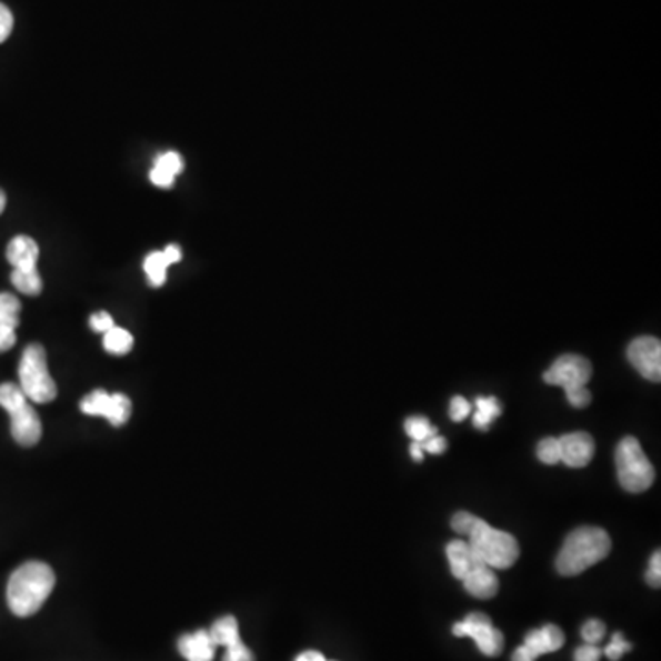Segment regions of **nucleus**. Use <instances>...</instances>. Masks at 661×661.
Masks as SVG:
<instances>
[{"label": "nucleus", "instance_id": "11", "mask_svg": "<svg viewBox=\"0 0 661 661\" xmlns=\"http://www.w3.org/2000/svg\"><path fill=\"white\" fill-rule=\"evenodd\" d=\"M559 444H561V461L572 469L587 467L595 454V443L592 435L587 432L562 435L559 438Z\"/></svg>", "mask_w": 661, "mask_h": 661}, {"label": "nucleus", "instance_id": "14", "mask_svg": "<svg viewBox=\"0 0 661 661\" xmlns=\"http://www.w3.org/2000/svg\"><path fill=\"white\" fill-rule=\"evenodd\" d=\"M6 258L10 261L13 270H38L39 247L32 238L28 236H17L11 239L6 250Z\"/></svg>", "mask_w": 661, "mask_h": 661}, {"label": "nucleus", "instance_id": "13", "mask_svg": "<svg viewBox=\"0 0 661 661\" xmlns=\"http://www.w3.org/2000/svg\"><path fill=\"white\" fill-rule=\"evenodd\" d=\"M461 582H463L467 592L477 599L494 598L498 593V587H500L497 573L491 567H487L485 562H480V564L472 568L471 572L461 579Z\"/></svg>", "mask_w": 661, "mask_h": 661}, {"label": "nucleus", "instance_id": "30", "mask_svg": "<svg viewBox=\"0 0 661 661\" xmlns=\"http://www.w3.org/2000/svg\"><path fill=\"white\" fill-rule=\"evenodd\" d=\"M90 328L94 329L96 333H107L109 329L114 328V320L107 311L96 312L90 317Z\"/></svg>", "mask_w": 661, "mask_h": 661}, {"label": "nucleus", "instance_id": "21", "mask_svg": "<svg viewBox=\"0 0 661 661\" xmlns=\"http://www.w3.org/2000/svg\"><path fill=\"white\" fill-rule=\"evenodd\" d=\"M11 283H13L17 291L27 294V297H38L43 291V280H41L39 270H28V272L13 270L11 272Z\"/></svg>", "mask_w": 661, "mask_h": 661}, {"label": "nucleus", "instance_id": "5", "mask_svg": "<svg viewBox=\"0 0 661 661\" xmlns=\"http://www.w3.org/2000/svg\"><path fill=\"white\" fill-rule=\"evenodd\" d=\"M0 407L10 413L11 435L17 443L21 447H33L39 443L43 435V424L21 388L11 382L0 384Z\"/></svg>", "mask_w": 661, "mask_h": 661}, {"label": "nucleus", "instance_id": "24", "mask_svg": "<svg viewBox=\"0 0 661 661\" xmlns=\"http://www.w3.org/2000/svg\"><path fill=\"white\" fill-rule=\"evenodd\" d=\"M404 429H407V434L412 438L413 441H421L429 440L432 435H438V429L432 427L429 419L427 418H410L407 419V423H404Z\"/></svg>", "mask_w": 661, "mask_h": 661}, {"label": "nucleus", "instance_id": "25", "mask_svg": "<svg viewBox=\"0 0 661 661\" xmlns=\"http://www.w3.org/2000/svg\"><path fill=\"white\" fill-rule=\"evenodd\" d=\"M537 455H539V460L545 463V465H555V463H559L561 461L559 438H545V440L540 441Z\"/></svg>", "mask_w": 661, "mask_h": 661}, {"label": "nucleus", "instance_id": "37", "mask_svg": "<svg viewBox=\"0 0 661 661\" xmlns=\"http://www.w3.org/2000/svg\"><path fill=\"white\" fill-rule=\"evenodd\" d=\"M297 661H328V660H326V658H323L322 654H320V652L308 651V652H303V654H300V657L297 658Z\"/></svg>", "mask_w": 661, "mask_h": 661}, {"label": "nucleus", "instance_id": "17", "mask_svg": "<svg viewBox=\"0 0 661 661\" xmlns=\"http://www.w3.org/2000/svg\"><path fill=\"white\" fill-rule=\"evenodd\" d=\"M182 170H184V160L176 151H170V153L160 154L153 170L149 173V179L159 188H171Z\"/></svg>", "mask_w": 661, "mask_h": 661}, {"label": "nucleus", "instance_id": "39", "mask_svg": "<svg viewBox=\"0 0 661 661\" xmlns=\"http://www.w3.org/2000/svg\"><path fill=\"white\" fill-rule=\"evenodd\" d=\"M6 208V193L4 191L0 190V213L4 212Z\"/></svg>", "mask_w": 661, "mask_h": 661}, {"label": "nucleus", "instance_id": "23", "mask_svg": "<svg viewBox=\"0 0 661 661\" xmlns=\"http://www.w3.org/2000/svg\"><path fill=\"white\" fill-rule=\"evenodd\" d=\"M132 334L128 329L114 328L103 333V348L112 354H128L132 350Z\"/></svg>", "mask_w": 661, "mask_h": 661}, {"label": "nucleus", "instance_id": "10", "mask_svg": "<svg viewBox=\"0 0 661 661\" xmlns=\"http://www.w3.org/2000/svg\"><path fill=\"white\" fill-rule=\"evenodd\" d=\"M630 364L645 377L647 381L660 382L661 379V344L654 337H640L632 340L627 351Z\"/></svg>", "mask_w": 661, "mask_h": 661}, {"label": "nucleus", "instance_id": "12", "mask_svg": "<svg viewBox=\"0 0 661 661\" xmlns=\"http://www.w3.org/2000/svg\"><path fill=\"white\" fill-rule=\"evenodd\" d=\"M21 302L10 292H0V353L10 351L17 342Z\"/></svg>", "mask_w": 661, "mask_h": 661}, {"label": "nucleus", "instance_id": "16", "mask_svg": "<svg viewBox=\"0 0 661 661\" xmlns=\"http://www.w3.org/2000/svg\"><path fill=\"white\" fill-rule=\"evenodd\" d=\"M524 645L529 651L533 652L534 657L539 658L542 654H550L557 652L564 645V634L557 624H545L542 629L531 630L525 635Z\"/></svg>", "mask_w": 661, "mask_h": 661}, {"label": "nucleus", "instance_id": "38", "mask_svg": "<svg viewBox=\"0 0 661 661\" xmlns=\"http://www.w3.org/2000/svg\"><path fill=\"white\" fill-rule=\"evenodd\" d=\"M410 454H412L413 460L423 461L424 452L423 449H421V443H419V441H413L412 447H410Z\"/></svg>", "mask_w": 661, "mask_h": 661}, {"label": "nucleus", "instance_id": "28", "mask_svg": "<svg viewBox=\"0 0 661 661\" xmlns=\"http://www.w3.org/2000/svg\"><path fill=\"white\" fill-rule=\"evenodd\" d=\"M632 651V645L629 641H624L623 635L615 632L614 638L610 641L609 647L604 649V654L612 661H618L619 658L623 657L624 652Z\"/></svg>", "mask_w": 661, "mask_h": 661}, {"label": "nucleus", "instance_id": "3", "mask_svg": "<svg viewBox=\"0 0 661 661\" xmlns=\"http://www.w3.org/2000/svg\"><path fill=\"white\" fill-rule=\"evenodd\" d=\"M463 534L469 537L467 544L471 545L472 553L492 570H508L519 559V542L513 534L492 528L474 514Z\"/></svg>", "mask_w": 661, "mask_h": 661}, {"label": "nucleus", "instance_id": "4", "mask_svg": "<svg viewBox=\"0 0 661 661\" xmlns=\"http://www.w3.org/2000/svg\"><path fill=\"white\" fill-rule=\"evenodd\" d=\"M592 379V364L579 354H562L544 373L545 384L561 387L573 408H584L592 401L587 384Z\"/></svg>", "mask_w": 661, "mask_h": 661}, {"label": "nucleus", "instance_id": "18", "mask_svg": "<svg viewBox=\"0 0 661 661\" xmlns=\"http://www.w3.org/2000/svg\"><path fill=\"white\" fill-rule=\"evenodd\" d=\"M447 559H449L452 575L460 579V581L467 573L471 572L472 568L482 562L472 553L471 545L463 542V540H452L447 545Z\"/></svg>", "mask_w": 661, "mask_h": 661}, {"label": "nucleus", "instance_id": "15", "mask_svg": "<svg viewBox=\"0 0 661 661\" xmlns=\"http://www.w3.org/2000/svg\"><path fill=\"white\" fill-rule=\"evenodd\" d=\"M218 645L213 643L208 630H197L193 634L182 635L179 652L188 661H213Z\"/></svg>", "mask_w": 661, "mask_h": 661}, {"label": "nucleus", "instance_id": "26", "mask_svg": "<svg viewBox=\"0 0 661 661\" xmlns=\"http://www.w3.org/2000/svg\"><path fill=\"white\" fill-rule=\"evenodd\" d=\"M582 638L587 643L590 645H598L599 641L603 640L604 634H607V627H604L603 621H599V619H590L584 623L581 630Z\"/></svg>", "mask_w": 661, "mask_h": 661}, {"label": "nucleus", "instance_id": "36", "mask_svg": "<svg viewBox=\"0 0 661 661\" xmlns=\"http://www.w3.org/2000/svg\"><path fill=\"white\" fill-rule=\"evenodd\" d=\"M537 657H534L533 652L529 651L528 647L522 645L514 651L513 661H534Z\"/></svg>", "mask_w": 661, "mask_h": 661}, {"label": "nucleus", "instance_id": "35", "mask_svg": "<svg viewBox=\"0 0 661 661\" xmlns=\"http://www.w3.org/2000/svg\"><path fill=\"white\" fill-rule=\"evenodd\" d=\"M162 252H164L166 260H168V263L170 264L182 260V252H180V249L177 247V244H170V247H166V250H162Z\"/></svg>", "mask_w": 661, "mask_h": 661}, {"label": "nucleus", "instance_id": "6", "mask_svg": "<svg viewBox=\"0 0 661 661\" xmlns=\"http://www.w3.org/2000/svg\"><path fill=\"white\" fill-rule=\"evenodd\" d=\"M19 388L28 401L47 404L58 395V387L48 371L47 351L43 345H28L19 364Z\"/></svg>", "mask_w": 661, "mask_h": 661}, {"label": "nucleus", "instance_id": "19", "mask_svg": "<svg viewBox=\"0 0 661 661\" xmlns=\"http://www.w3.org/2000/svg\"><path fill=\"white\" fill-rule=\"evenodd\" d=\"M208 632H210L213 643L218 647H228L233 641L241 640L238 621L232 615H224V618L218 619Z\"/></svg>", "mask_w": 661, "mask_h": 661}, {"label": "nucleus", "instance_id": "2", "mask_svg": "<svg viewBox=\"0 0 661 661\" xmlns=\"http://www.w3.org/2000/svg\"><path fill=\"white\" fill-rule=\"evenodd\" d=\"M612 540L601 528H579L568 534L561 553L557 557V572L564 577L581 575L588 568L609 557Z\"/></svg>", "mask_w": 661, "mask_h": 661}, {"label": "nucleus", "instance_id": "1", "mask_svg": "<svg viewBox=\"0 0 661 661\" xmlns=\"http://www.w3.org/2000/svg\"><path fill=\"white\" fill-rule=\"evenodd\" d=\"M56 587L52 568L32 561L17 568L8 582V607L19 618H30L39 612Z\"/></svg>", "mask_w": 661, "mask_h": 661}, {"label": "nucleus", "instance_id": "22", "mask_svg": "<svg viewBox=\"0 0 661 661\" xmlns=\"http://www.w3.org/2000/svg\"><path fill=\"white\" fill-rule=\"evenodd\" d=\"M168 260H166L164 252H151V254L143 261V270L148 274L149 286L162 287L166 283V276H168Z\"/></svg>", "mask_w": 661, "mask_h": 661}, {"label": "nucleus", "instance_id": "31", "mask_svg": "<svg viewBox=\"0 0 661 661\" xmlns=\"http://www.w3.org/2000/svg\"><path fill=\"white\" fill-rule=\"evenodd\" d=\"M11 30H13V16L10 8L0 2V43H4L6 39L10 38Z\"/></svg>", "mask_w": 661, "mask_h": 661}, {"label": "nucleus", "instance_id": "33", "mask_svg": "<svg viewBox=\"0 0 661 661\" xmlns=\"http://www.w3.org/2000/svg\"><path fill=\"white\" fill-rule=\"evenodd\" d=\"M601 657H603V651H601L598 645H590V643H587V645H582L577 649L573 660L599 661L601 660Z\"/></svg>", "mask_w": 661, "mask_h": 661}, {"label": "nucleus", "instance_id": "29", "mask_svg": "<svg viewBox=\"0 0 661 661\" xmlns=\"http://www.w3.org/2000/svg\"><path fill=\"white\" fill-rule=\"evenodd\" d=\"M471 404H469V401L463 399V397L455 395L454 399H452V402H450V419L455 421V423H461L463 419L471 415Z\"/></svg>", "mask_w": 661, "mask_h": 661}, {"label": "nucleus", "instance_id": "34", "mask_svg": "<svg viewBox=\"0 0 661 661\" xmlns=\"http://www.w3.org/2000/svg\"><path fill=\"white\" fill-rule=\"evenodd\" d=\"M421 449L430 454H443L447 450V441L441 435H432L429 440L421 441Z\"/></svg>", "mask_w": 661, "mask_h": 661}, {"label": "nucleus", "instance_id": "32", "mask_svg": "<svg viewBox=\"0 0 661 661\" xmlns=\"http://www.w3.org/2000/svg\"><path fill=\"white\" fill-rule=\"evenodd\" d=\"M647 582L651 584L652 588H660L661 584V553L657 551L654 555L651 557V564H649V570H647Z\"/></svg>", "mask_w": 661, "mask_h": 661}, {"label": "nucleus", "instance_id": "9", "mask_svg": "<svg viewBox=\"0 0 661 661\" xmlns=\"http://www.w3.org/2000/svg\"><path fill=\"white\" fill-rule=\"evenodd\" d=\"M131 410L132 404L128 395L107 393L106 390H96L81 401V412L109 419L114 427L128 423Z\"/></svg>", "mask_w": 661, "mask_h": 661}, {"label": "nucleus", "instance_id": "7", "mask_svg": "<svg viewBox=\"0 0 661 661\" xmlns=\"http://www.w3.org/2000/svg\"><path fill=\"white\" fill-rule=\"evenodd\" d=\"M615 467H618L619 483L624 491L643 492L654 483L657 472L645 452L641 449L640 441L629 435L619 441L615 450Z\"/></svg>", "mask_w": 661, "mask_h": 661}, {"label": "nucleus", "instance_id": "8", "mask_svg": "<svg viewBox=\"0 0 661 661\" xmlns=\"http://www.w3.org/2000/svg\"><path fill=\"white\" fill-rule=\"evenodd\" d=\"M452 632H454L455 638H463V635L472 638V640L477 641L478 649L485 657L494 658L502 654L503 634L492 627L491 619L487 618L485 614L474 612V614L467 615L463 621L454 624Z\"/></svg>", "mask_w": 661, "mask_h": 661}, {"label": "nucleus", "instance_id": "27", "mask_svg": "<svg viewBox=\"0 0 661 661\" xmlns=\"http://www.w3.org/2000/svg\"><path fill=\"white\" fill-rule=\"evenodd\" d=\"M224 649H227V654H224L222 661H256L254 654L241 640L233 641Z\"/></svg>", "mask_w": 661, "mask_h": 661}, {"label": "nucleus", "instance_id": "20", "mask_svg": "<svg viewBox=\"0 0 661 661\" xmlns=\"http://www.w3.org/2000/svg\"><path fill=\"white\" fill-rule=\"evenodd\" d=\"M500 413H502V407L497 401V397H478L474 427L480 430L489 429Z\"/></svg>", "mask_w": 661, "mask_h": 661}]
</instances>
